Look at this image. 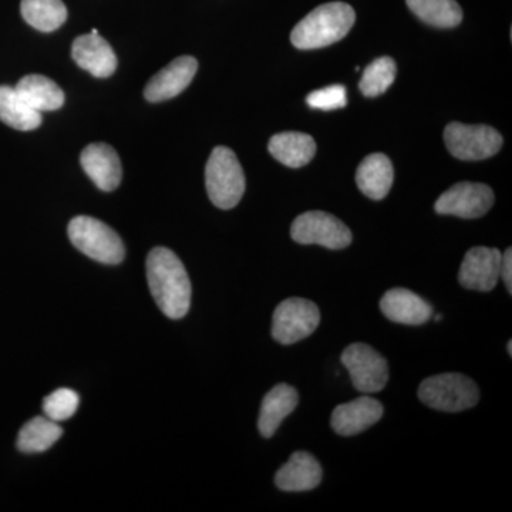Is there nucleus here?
<instances>
[{"instance_id": "f257e3e1", "label": "nucleus", "mask_w": 512, "mask_h": 512, "mask_svg": "<svg viewBox=\"0 0 512 512\" xmlns=\"http://www.w3.org/2000/svg\"><path fill=\"white\" fill-rule=\"evenodd\" d=\"M147 281L154 301L167 318L187 315L191 306L190 276L171 249L158 247L148 254Z\"/></svg>"}, {"instance_id": "f03ea898", "label": "nucleus", "mask_w": 512, "mask_h": 512, "mask_svg": "<svg viewBox=\"0 0 512 512\" xmlns=\"http://www.w3.org/2000/svg\"><path fill=\"white\" fill-rule=\"evenodd\" d=\"M355 20V10L348 3H325L295 26L291 33L292 45L302 50L333 45L348 35Z\"/></svg>"}, {"instance_id": "7ed1b4c3", "label": "nucleus", "mask_w": 512, "mask_h": 512, "mask_svg": "<svg viewBox=\"0 0 512 512\" xmlns=\"http://www.w3.org/2000/svg\"><path fill=\"white\" fill-rule=\"evenodd\" d=\"M205 185L215 207H237L245 192V174L234 151L228 147L214 148L205 168Z\"/></svg>"}, {"instance_id": "20e7f679", "label": "nucleus", "mask_w": 512, "mask_h": 512, "mask_svg": "<svg viewBox=\"0 0 512 512\" xmlns=\"http://www.w3.org/2000/svg\"><path fill=\"white\" fill-rule=\"evenodd\" d=\"M419 399L431 409L458 413L476 406L480 390L470 377L461 373H443L421 382Z\"/></svg>"}, {"instance_id": "39448f33", "label": "nucleus", "mask_w": 512, "mask_h": 512, "mask_svg": "<svg viewBox=\"0 0 512 512\" xmlns=\"http://www.w3.org/2000/svg\"><path fill=\"white\" fill-rule=\"evenodd\" d=\"M67 232L74 247L100 264L117 265L126 256L119 234L96 218L84 215L73 218Z\"/></svg>"}, {"instance_id": "423d86ee", "label": "nucleus", "mask_w": 512, "mask_h": 512, "mask_svg": "<svg viewBox=\"0 0 512 512\" xmlns=\"http://www.w3.org/2000/svg\"><path fill=\"white\" fill-rule=\"evenodd\" d=\"M320 323L315 303L302 298H289L276 306L272 318V336L281 345L289 346L311 336Z\"/></svg>"}, {"instance_id": "0eeeda50", "label": "nucleus", "mask_w": 512, "mask_h": 512, "mask_svg": "<svg viewBox=\"0 0 512 512\" xmlns=\"http://www.w3.org/2000/svg\"><path fill=\"white\" fill-rule=\"evenodd\" d=\"M293 241L302 245H320L328 249H345L352 244V232L335 215L308 211L299 215L291 227Z\"/></svg>"}, {"instance_id": "6e6552de", "label": "nucleus", "mask_w": 512, "mask_h": 512, "mask_svg": "<svg viewBox=\"0 0 512 512\" xmlns=\"http://www.w3.org/2000/svg\"><path fill=\"white\" fill-rule=\"evenodd\" d=\"M444 141L451 156L463 161H480L495 156L503 147V137L493 127L450 123Z\"/></svg>"}, {"instance_id": "1a4fd4ad", "label": "nucleus", "mask_w": 512, "mask_h": 512, "mask_svg": "<svg viewBox=\"0 0 512 512\" xmlns=\"http://www.w3.org/2000/svg\"><path fill=\"white\" fill-rule=\"evenodd\" d=\"M343 366L360 393L382 392L389 382V365L379 352L365 343H353L343 350Z\"/></svg>"}, {"instance_id": "9d476101", "label": "nucleus", "mask_w": 512, "mask_h": 512, "mask_svg": "<svg viewBox=\"0 0 512 512\" xmlns=\"http://www.w3.org/2000/svg\"><path fill=\"white\" fill-rule=\"evenodd\" d=\"M494 200V192L488 185L458 183L440 195L434 208L437 214L474 220L487 214Z\"/></svg>"}, {"instance_id": "9b49d317", "label": "nucleus", "mask_w": 512, "mask_h": 512, "mask_svg": "<svg viewBox=\"0 0 512 512\" xmlns=\"http://www.w3.org/2000/svg\"><path fill=\"white\" fill-rule=\"evenodd\" d=\"M501 256L497 248H471L460 266L458 282L468 291H493L500 281Z\"/></svg>"}, {"instance_id": "f8f14e48", "label": "nucleus", "mask_w": 512, "mask_h": 512, "mask_svg": "<svg viewBox=\"0 0 512 512\" xmlns=\"http://www.w3.org/2000/svg\"><path fill=\"white\" fill-rule=\"evenodd\" d=\"M197 70L198 62L194 57H177L147 83L144 97L150 103H160L177 97L190 86Z\"/></svg>"}, {"instance_id": "ddd939ff", "label": "nucleus", "mask_w": 512, "mask_h": 512, "mask_svg": "<svg viewBox=\"0 0 512 512\" xmlns=\"http://www.w3.org/2000/svg\"><path fill=\"white\" fill-rule=\"evenodd\" d=\"M83 170L101 191H114L123 178L119 154L106 143H93L80 156Z\"/></svg>"}, {"instance_id": "4468645a", "label": "nucleus", "mask_w": 512, "mask_h": 512, "mask_svg": "<svg viewBox=\"0 0 512 512\" xmlns=\"http://www.w3.org/2000/svg\"><path fill=\"white\" fill-rule=\"evenodd\" d=\"M72 56L77 66L92 73L97 79H106L117 69V56L113 47L99 33L77 37L73 42Z\"/></svg>"}, {"instance_id": "2eb2a0df", "label": "nucleus", "mask_w": 512, "mask_h": 512, "mask_svg": "<svg viewBox=\"0 0 512 512\" xmlns=\"http://www.w3.org/2000/svg\"><path fill=\"white\" fill-rule=\"evenodd\" d=\"M383 417V406L379 400L362 396L353 402L340 404L332 413V429L339 436L350 437L372 427Z\"/></svg>"}, {"instance_id": "dca6fc26", "label": "nucleus", "mask_w": 512, "mask_h": 512, "mask_svg": "<svg viewBox=\"0 0 512 512\" xmlns=\"http://www.w3.org/2000/svg\"><path fill=\"white\" fill-rule=\"evenodd\" d=\"M380 309L387 319L400 325H424L433 316L430 303L406 288H393L384 293Z\"/></svg>"}, {"instance_id": "f3484780", "label": "nucleus", "mask_w": 512, "mask_h": 512, "mask_svg": "<svg viewBox=\"0 0 512 512\" xmlns=\"http://www.w3.org/2000/svg\"><path fill=\"white\" fill-rule=\"evenodd\" d=\"M322 477L323 471L318 460L306 451H296L276 473L275 484L279 490L298 493L318 487Z\"/></svg>"}, {"instance_id": "a211bd4d", "label": "nucleus", "mask_w": 512, "mask_h": 512, "mask_svg": "<svg viewBox=\"0 0 512 512\" xmlns=\"http://www.w3.org/2000/svg\"><path fill=\"white\" fill-rule=\"evenodd\" d=\"M299 394L289 384H276L271 392L266 393L259 412L258 429L265 439H271L278 431L282 421L296 409Z\"/></svg>"}, {"instance_id": "6ab92c4d", "label": "nucleus", "mask_w": 512, "mask_h": 512, "mask_svg": "<svg viewBox=\"0 0 512 512\" xmlns=\"http://www.w3.org/2000/svg\"><path fill=\"white\" fill-rule=\"evenodd\" d=\"M393 181L392 161L382 153L367 156L356 171L357 187L370 200H383L389 194Z\"/></svg>"}, {"instance_id": "aec40b11", "label": "nucleus", "mask_w": 512, "mask_h": 512, "mask_svg": "<svg viewBox=\"0 0 512 512\" xmlns=\"http://www.w3.org/2000/svg\"><path fill=\"white\" fill-rule=\"evenodd\" d=\"M269 153L286 167L299 168L311 163L316 154L313 137L296 131L279 133L269 141Z\"/></svg>"}, {"instance_id": "412c9836", "label": "nucleus", "mask_w": 512, "mask_h": 512, "mask_svg": "<svg viewBox=\"0 0 512 512\" xmlns=\"http://www.w3.org/2000/svg\"><path fill=\"white\" fill-rule=\"evenodd\" d=\"M16 92L32 109L37 111L59 110L64 104V93L49 77L42 74H29L19 80Z\"/></svg>"}, {"instance_id": "4be33fe9", "label": "nucleus", "mask_w": 512, "mask_h": 512, "mask_svg": "<svg viewBox=\"0 0 512 512\" xmlns=\"http://www.w3.org/2000/svg\"><path fill=\"white\" fill-rule=\"evenodd\" d=\"M0 121L19 131H32L42 124V113L26 103L15 87L0 86Z\"/></svg>"}, {"instance_id": "5701e85b", "label": "nucleus", "mask_w": 512, "mask_h": 512, "mask_svg": "<svg viewBox=\"0 0 512 512\" xmlns=\"http://www.w3.org/2000/svg\"><path fill=\"white\" fill-rule=\"evenodd\" d=\"M63 430L56 421L37 416L19 431L18 448L22 453H43L62 437Z\"/></svg>"}, {"instance_id": "b1692460", "label": "nucleus", "mask_w": 512, "mask_h": 512, "mask_svg": "<svg viewBox=\"0 0 512 512\" xmlns=\"http://www.w3.org/2000/svg\"><path fill=\"white\" fill-rule=\"evenodd\" d=\"M417 16L434 28H456L463 20V10L456 0H406Z\"/></svg>"}, {"instance_id": "393cba45", "label": "nucleus", "mask_w": 512, "mask_h": 512, "mask_svg": "<svg viewBox=\"0 0 512 512\" xmlns=\"http://www.w3.org/2000/svg\"><path fill=\"white\" fill-rule=\"evenodd\" d=\"M20 12L32 28L45 33L55 32L67 20L62 0H22Z\"/></svg>"}, {"instance_id": "a878e982", "label": "nucleus", "mask_w": 512, "mask_h": 512, "mask_svg": "<svg viewBox=\"0 0 512 512\" xmlns=\"http://www.w3.org/2000/svg\"><path fill=\"white\" fill-rule=\"evenodd\" d=\"M396 63L392 57H380L369 64L360 79V92L366 97H377L386 92L396 79Z\"/></svg>"}, {"instance_id": "bb28decb", "label": "nucleus", "mask_w": 512, "mask_h": 512, "mask_svg": "<svg viewBox=\"0 0 512 512\" xmlns=\"http://www.w3.org/2000/svg\"><path fill=\"white\" fill-rule=\"evenodd\" d=\"M79 404V394L72 389H64L63 387V389H57L45 397L43 412H45L47 419L60 423V421L73 417L79 409Z\"/></svg>"}, {"instance_id": "cd10ccee", "label": "nucleus", "mask_w": 512, "mask_h": 512, "mask_svg": "<svg viewBox=\"0 0 512 512\" xmlns=\"http://www.w3.org/2000/svg\"><path fill=\"white\" fill-rule=\"evenodd\" d=\"M306 103L312 109L323 111L343 109L348 103L346 87L342 84H333V86L325 87V89L316 90V92H312L306 97Z\"/></svg>"}, {"instance_id": "c85d7f7f", "label": "nucleus", "mask_w": 512, "mask_h": 512, "mask_svg": "<svg viewBox=\"0 0 512 512\" xmlns=\"http://www.w3.org/2000/svg\"><path fill=\"white\" fill-rule=\"evenodd\" d=\"M500 279L507 286L508 293L512 295V249L508 248L501 256Z\"/></svg>"}, {"instance_id": "c756f323", "label": "nucleus", "mask_w": 512, "mask_h": 512, "mask_svg": "<svg viewBox=\"0 0 512 512\" xmlns=\"http://www.w3.org/2000/svg\"><path fill=\"white\" fill-rule=\"evenodd\" d=\"M507 348H508V355L512 356V342H511V340H510V342H508Z\"/></svg>"}, {"instance_id": "7c9ffc66", "label": "nucleus", "mask_w": 512, "mask_h": 512, "mask_svg": "<svg viewBox=\"0 0 512 512\" xmlns=\"http://www.w3.org/2000/svg\"><path fill=\"white\" fill-rule=\"evenodd\" d=\"M441 319H443V316H441V315L436 316V320H441Z\"/></svg>"}]
</instances>
